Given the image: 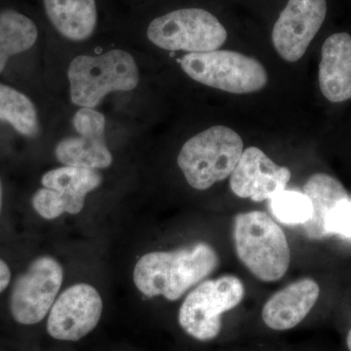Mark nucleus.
Returning a JSON list of instances; mask_svg holds the SVG:
<instances>
[{
  "label": "nucleus",
  "instance_id": "nucleus-21",
  "mask_svg": "<svg viewBox=\"0 0 351 351\" xmlns=\"http://www.w3.org/2000/svg\"><path fill=\"white\" fill-rule=\"evenodd\" d=\"M32 203L36 213L46 219H57L64 213L78 214L84 207L59 191L48 188L38 189L32 196Z\"/></svg>",
  "mask_w": 351,
  "mask_h": 351
},
{
  "label": "nucleus",
  "instance_id": "nucleus-17",
  "mask_svg": "<svg viewBox=\"0 0 351 351\" xmlns=\"http://www.w3.org/2000/svg\"><path fill=\"white\" fill-rule=\"evenodd\" d=\"M38 29L24 14L7 9L0 12V73L11 57L31 49L38 40Z\"/></svg>",
  "mask_w": 351,
  "mask_h": 351
},
{
  "label": "nucleus",
  "instance_id": "nucleus-13",
  "mask_svg": "<svg viewBox=\"0 0 351 351\" xmlns=\"http://www.w3.org/2000/svg\"><path fill=\"white\" fill-rule=\"evenodd\" d=\"M319 295V285L313 279L295 281L267 300L263 307V322L276 331L293 329L311 313Z\"/></svg>",
  "mask_w": 351,
  "mask_h": 351
},
{
  "label": "nucleus",
  "instance_id": "nucleus-3",
  "mask_svg": "<svg viewBox=\"0 0 351 351\" xmlns=\"http://www.w3.org/2000/svg\"><path fill=\"white\" fill-rule=\"evenodd\" d=\"M71 101L82 108H96L112 92L131 91L138 84L135 59L123 50H112L100 56L80 55L68 71Z\"/></svg>",
  "mask_w": 351,
  "mask_h": 351
},
{
  "label": "nucleus",
  "instance_id": "nucleus-20",
  "mask_svg": "<svg viewBox=\"0 0 351 351\" xmlns=\"http://www.w3.org/2000/svg\"><path fill=\"white\" fill-rule=\"evenodd\" d=\"M269 209L274 218L284 225H304L313 216L311 200L304 193L283 191L269 200Z\"/></svg>",
  "mask_w": 351,
  "mask_h": 351
},
{
  "label": "nucleus",
  "instance_id": "nucleus-14",
  "mask_svg": "<svg viewBox=\"0 0 351 351\" xmlns=\"http://www.w3.org/2000/svg\"><path fill=\"white\" fill-rule=\"evenodd\" d=\"M319 86L323 96L332 103L351 99V36L332 34L321 49Z\"/></svg>",
  "mask_w": 351,
  "mask_h": 351
},
{
  "label": "nucleus",
  "instance_id": "nucleus-10",
  "mask_svg": "<svg viewBox=\"0 0 351 351\" xmlns=\"http://www.w3.org/2000/svg\"><path fill=\"white\" fill-rule=\"evenodd\" d=\"M326 15V0H289L272 29L279 56L290 63L302 59Z\"/></svg>",
  "mask_w": 351,
  "mask_h": 351
},
{
  "label": "nucleus",
  "instance_id": "nucleus-9",
  "mask_svg": "<svg viewBox=\"0 0 351 351\" xmlns=\"http://www.w3.org/2000/svg\"><path fill=\"white\" fill-rule=\"evenodd\" d=\"M101 311L103 301L98 291L89 284H75L64 290L51 307L48 334L59 341H80L98 325Z\"/></svg>",
  "mask_w": 351,
  "mask_h": 351
},
{
  "label": "nucleus",
  "instance_id": "nucleus-16",
  "mask_svg": "<svg viewBox=\"0 0 351 351\" xmlns=\"http://www.w3.org/2000/svg\"><path fill=\"white\" fill-rule=\"evenodd\" d=\"M43 2L48 19L64 38L83 41L94 34L98 21L95 0H43Z\"/></svg>",
  "mask_w": 351,
  "mask_h": 351
},
{
  "label": "nucleus",
  "instance_id": "nucleus-12",
  "mask_svg": "<svg viewBox=\"0 0 351 351\" xmlns=\"http://www.w3.org/2000/svg\"><path fill=\"white\" fill-rule=\"evenodd\" d=\"M230 178L235 195L263 202L285 191L291 171L277 165L258 147H250L242 152Z\"/></svg>",
  "mask_w": 351,
  "mask_h": 351
},
{
  "label": "nucleus",
  "instance_id": "nucleus-11",
  "mask_svg": "<svg viewBox=\"0 0 351 351\" xmlns=\"http://www.w3.org/2000/svg\"><path fill=\"white\" fill-rule=\"evenodd\" d=\"M73 127L78 136L66 138L56 145L55 156L66 166L105 169L112 156L105 140L106 119L94 108H82L75 113Z\"/></svg>",
  "mask_w": 351,
  "mask_h": 351
},
{
  "label": "nucleus",
  "instance_id": "nucleus-15",
  "mask_svg": "<svg viewBox=\"0 0 351 351\" xmlns=\"http://www.w3.org/2000/svg\"><path fill=\"white\" fill-rule=\"evenodd\" d=\"M304 193L313 206V216L304 226L306 237L311 239L329 237L327 219L332 209L341 201L350 199L345 186L332 176L317 173L307 180Z\"/></svg>",
  "mask_w": 351,
  "mask_h": 351
},
{
  "label": "nucleus",
  "instance_id": "nucleus-23",
  "mask_svg": "<svg viewBox=\"0 0 351 351\" xmlns=\"http://www.w3.org/2000/svg\"><path fill=\"white\" fill-rule=\"evenodd\" d=\"M11 280V271L8 265L0 258V294L3 292Z\"/></svg>",
  "mask_w": 351,
  "mask_h": 351
},
{
  "label": "nucleus",
  "instance_id": "nucleus-2",
  "mask_svg": "<svg viewBox=\"0 0 351 351\" xmlns=\"http://www.w3.org/2000/svg\"><path fill=\"white\" fill-rule=\"evenodd\" d=\"M235 252L240 262L265 282L285 276L291 262L285 233L265 212L237 215L233 226Z\"/></svg>",
  "mask_w": 351,
  "mask_h": 351
},
{
  "label": "nucleus",
  "instance_id": "nucleus-6",
  "mask_svg": "<svg viewBox=\"0 0 351 351\" xmlns=\"http://www.w3.org/2000/svg\"><path fill=\"white\" fill-rule=\"evenodd\" d=\"M244 294L243 282L234 276L203 281L180 307L179 324L193 339L212 341L221 332V314L239 306Z\"/></svg>",
  "mask_w": 351,
  "mask_h": 351
},
{
  "label": "nucleus",
  "instance_id": "nucleus-19",
  "mask_svg": "<svg viewBox=\"0 0 351 351\" xmlns=\"http://www.w3.org/2000/svg\"><path fill=\"white\" fill-rule=\"evenodd\" d=\"M7 123L25 137L39 133L38 110L31 99L15 88L0 83V123Z\"/></svg>",
  "mask_w": 351,
  "mask_h": 351
},
{
  "label": "nucleus",
  "instance_id": "nucleus-4",
  "mask_svg": "<svg viewBox=\"0 0 351 351\" xmlns=\"http://www.w3.org/2000/svg\"><path fill=\"white\" fill-rule=\"evenodd\" d=\"M243 151V141L237 132L213 126L184 143L178 165L189 186L205 191L230 177Z\"/></svg>",
  "mask_w": 351,
  "mask_h": 351
},
{
  "label": "nucleus",
  "instance_id": "nucleus-18",
  "mask_svg": "<svg viewBox=\"0 0 351 351\" xmlns=\"http://www.w3.org/2000/svg\"><path fill=\"white\" fill-rule=\"evenodd\" d=\"M101 182L98 170L66 165L48 171L41 179L44 188L55 189L82 205L88 193L98 189Z\"/></svg>",
  "mask_w": 351,
  "mask_h": 351
},
{
  "label": "nucleus",
  "instance_id": "nucleus-8",
  "mask_svg": "<svg viewBox=\"0 0 351 351\" xmlns=\"http://www.w3.org/2000/svg\"><path fill=\"white\" fill-rule=\"evenodd\" d=\"M63 279V267L54 258L34 260L14 284L10 300L14 319L23 325L43 321L56 301Z\"/></svg>",
  "mask_w": 351,
  "mask_h": 351
},
{
  "label": "nucleus",
  "instance_id": "nucleus-25",
  "mask_svg": "<svg viewBox=\"0 0 351 351\" xmlns=\"http://www.w3.org/2000/svg\"><path fill=\"white\" fill-rule=\"evenodd\" d=\"M1 203H2V188H1V182H0V210H1Z\"/></svg>",
  "mask_w": 351,
  "mask_h": 351
},
{
  "label": "nucleus",
  "instance_id": "nucleus-1",
  "mask_svg": "<svg viewBox=\"0 0 351 351\" xmlns=\"http://www.w3.org/2000/svg\"><path fill=\"white\" fill-rule=\"evenodd\" d=\"M219 263L218 254L205 242L176 251L151 252L136 263L134 283L147 297L163 295L174 302L207 278Z\"/></svg>",
  "mask_w": 351,
  "mask_h": 351
},
{
  "label": "nucleus",
  "instance_id": "nucleus-24",
  "mask_svg": "<svg viewBox=\"0 0 351 351\" xmlns=\"http://www.w3.org/2000/svg\"><path fill=\"white\" fill-rule=\"evenodd\" d=\"M346 345H348V350L351 351V329L348 334V338H346Z\"/></svg>",
  "mask_w": 351,
  "mask_h": 351
},
{
  "label": "nucleus",
  "instance_id": "nucleus-22",
  "mask_svg": "<svg viewBox=\"0 0 351 351\" xmlns=\"http://www.w3.org/2000/svg\"><path fill=\"white\" fill-rule=\"evenodd\" d=\"M327 230L330 237L335 234L351 237V200L339 202L332 209L327 219Z\"/></svg>",
  "mask_w": 351,
  "mask_h": 351
},
{
  "label": "nucleus",
  "instance_id": "nucleus-7",
  "mask_svg": "<svg viewBox=\"0 0 351 351\" xmlns=\"http://www.w3.org/2000/svg\"><path fill=\"white\" fill-rule=\"evenodd\" d=\"M147 38L157 47L189 53L218 50L228 38L221 22L204 9L184 8L152 21Z\"/></svg>",
  "mask_w": 351,
  "mask_h": 351
},
{
  "label": "nucleus",
  "instance_id": "nucleus-5",
  "mask_svg": "<svg viewBox=\"0 0 351 351\" xmlns=\"http://www.w3.org/2000/svg\"><path fill=\"white\" fill-rule=\"evenodd\" d=\"M180 64L195 82L228 93H254L269 82L267 69L258 60L234 51L189 53Z\"/></svg>",
  "mask_w": 351,
  "mask_h": 351
}]
</instances>
